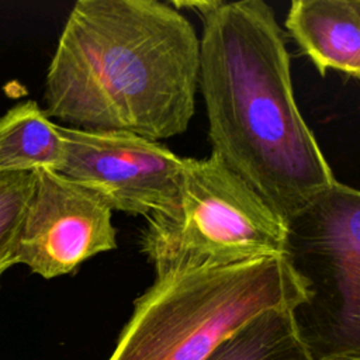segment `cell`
<instances>
[{
  "mask_svg": "<svg viewBox=\"0 0 360 360\" xmlns=\"http://www.w3.org/2000/svg\"><path fill=\"white\" fill-rule=\"evenodd\" d=\"M200 38L158 0H79L49 63V118L86 131L159 141L183 134L194 114Z\"/></svg>",
  "mask_w": 360,
  "mask_h": 360,
  "instance_id": "obj_2",
  "label": "cell"
},
{
  "mask_svg": "<svg viewBox=\"0 0 360 360\" xmlns=\"http://www.w3.org/2000/svg\"><path fill=\"white\" fill-rule=\"evenodd\" d=\"M204 360H316L297 325L294 309L273 308L249 319Z\"/></svg>",
  "mask_w": 360,
  "mask_h": 360,
  "instance_id": "obj_10",
  "label": "cell"
},
{
  "mask_svg": "<svg viewBox=\"0 0 360 360\" xmlns=\"http://www.w3.org/2000/svg\"><path fill=\"white\" fill-rule=\"evenodd\" d=\"M63 159L59 125L37 101H21L0 117V173L58 172Z\"/></svg>",
  "mask_w": 360,
  "mask_h": 360,
  "instance_id": "obj_9",
  "label": "cell"
},
{
  "mask_svg": "<svg viewBox=\"0 0 360 360\" xmlns=\"http://www.w3.org/2000/svg\"><path fill=\"white\" fill-rule=\"evenodd\" d=\"M307 298L284 256L156 277L108 360H204L253 316L295 309Z\"/></svg>",
  "mask_w": 360,
  "mask_h": 360,
  "instance_id": "obj_3",
  "label": "cell"
},
{
  "mask_svg": "<svg viewBox=\"0 0 360 360\" xmlns=\"http://www.w3.org/2000/svg\"><path fill=\"white\" fill-rule=\"evenodd\" d=\"M217 4H218V1H173V6H176L177 10L181 8V7H190L195 13H198L201 18L208 11H211Z\"/></svg>",
  "mask_w": 360,
  "mask_h": 360,
  "instance_id": "obj_12",
  "label": "cell"
},
{
  "mask_svg": "<svg viewBox=\"0 0 360 360\" xmlns=\"http://www.w3.org/2000/svg\"><path fill=\"white\" fill-rule=\"evenodd\" d=\"M146 218L139 246L156 277L285 256L287 224L212 153L184 158L177 195Z\"/></svg>",
  "mask_w": 360,
  "mask_h": 360,
  "instance_id": "obj_4",
  "label": "cell"
},
{
  "mask_svg": "<svg viewBox=\"0 0 360 360\" xmlns=\"http://www.w3.org/2000/svg\"><path fill=\"white\" fill-rule=\"evenodd\" d=\"M32 173L15 263L44 278H55L117 248L112 211L96 194L59 172L39 169Z\"/></svg>",
  "mask_w": 360,
  "mask_h": 360,
  "instance_id": "obj_7",
  "label": "cell"
},
{
  "mask_svg": "<svg viewBox=\"0 0 360 360\" xmlns=\"http://www.w3.org/2000/svg\"><path fill=\"white\" fill-rule=\"evenodd\" d=\"M201 90L212 155L287 224L338 180L294 98L273 8L218 1L202 17Z\"/></svg>",
  "mask_w": 360,
  "mask_h": 360,
  "instance_id": "obj_1",
  "label": "cell"
},
{
  "mask_svg": "<svg viewBox=\"0 0 360 360\" xmlns=\"http://www.w3.org/2000/svg\"><path fill=\"white\" fill-rule=\"evenodd\" d=\"M59 173L96 194L111 211L150 215L177 195L184 158L143 136L59 125Z\"/></svg>",
  "mask_w": 360,
  "mask_h": 360,
  "instance_id": "obj_6",
  "label": "cell"
},
{
  "mask_svg": "<svg viewBox=\"0 0 360 360\" xmlns=\"http://www.w3.org/2000/svg\"><path fill=\"white\" fill-rule=\"evenodd\" d=\"M285 27L322 76L330 69L360 80V13L352 0H294Z\"/></svg>",
  "mask_w": 360,
  "mask_h": 360,
  "instance_id": "obj_8",
  "label": "cell"
},
{
  "mask_svg": "<svg viewBox=\"0 0 360 360\" xmlns=\"http://www.w3.org/2000/svg\"><path fill=\"white\" fill-rule=\"evenodd\" d=\"M32 184L34 173H0V280L11 266L17 264L18 233Z\"/></svg>",
  "mask_w": 360,
  "mask_h": 360,
  "instance_id": "obj_11",
  "label": "cell"
},
{
  "mask_svg": "<svg viewBox=\"0 0 360 360\" xmlns=\"http://www.w3.org/2000/svg\"><path fill=\"white\" fill-rule=\"evenodd\" d=\"M352 3L356 7V10L360 13V0H352Z\"/></svg>",
  "mask_w": 360,
  "mask_h": 360,
  "instance_id": "obj_14",
  "label": "cell"
},
{
  "mask_svg": "<svg viewBox=\"0 0 360 360\" xmlns=\"http://www.w3.org/2000/svg\"><path fill=\"white\" fill-rule=\"evenodd\" d=\"M284 257L307 285L294 316L311 352L360 354V190L336 181L298 211Z\"/></svg>",
  "mask_w": 360,
  "mask_h": 360,
  "instance_id": "obj_5",
  "label": "cell"
},
{
  "mask_svg": "<svg viewBox=\"0 0 360 360\" xmlns=\"http://www.w3.org/2000/svg\"><path fill=\"white\" fill-rule=\"evenodd\" d=\"M321 360H360V354H347V356H329Z\"/></svg>",
  "mask_w": 360,
  "mask_h": 360,
  "instance_id": "obj_13",
  "label": "cell"
}]
</instances>
